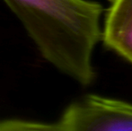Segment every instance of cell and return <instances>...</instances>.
I'll use <instances>...</instances> for the list:
<instances>
[{"label":"cell","mask_w":132,"mask_h":131,"mask_svg":"<svg viewBox=\"0 0 132 131\" xmlns=\"http://www.w3.org/2000/svg\"><path fill=\"white\" fill-rule=\"evenodd\" d=\"M44 59L81 85L95 79L94 48L103 7L91 0H4Z\"/></svg>","instance_id":"6da1fadb"},{"label":"cell","mask_w":132,"mask_h":131,"mask_svg":"<svg viewBox=\"0 0 132 131\" xmlns=\"http://www.w3.org/2000/svg\"><path fill=\"white\" fill-rule=\"evenodd\" d=\"M101 40L106 49L132 66V0H109Z\"/></svg>","instance_id":"3957f363"},{"label":"cell","mask_w":132,"mask_h":131,"mask_svg":"<svg viewBox=\"0 0 132 131\" xmlns=\"http://www.w3.org/2000/svg\"><path fill=\"white\" fill-rule=\"evenodd\" d=\"M132 131V103L87 94L67 107L51 123L24 119H0V131Z\"/></svg>","instance_id":"7a4b0ae2"}]
</instances>
